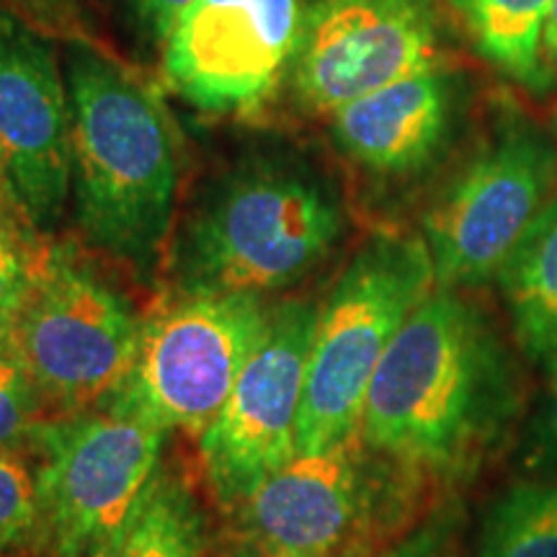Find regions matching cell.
Listing matches in <instances>:
<instances>
[{
  "label": "cell",
  "instance_id": "cell-27",
  "mask_svg": "<svg viewBox=\"0 0 557 557\" xmlns=\"http://www.w3.org/2000/svg\"><path fill=\"white\" fill-rule=\"evenodd\" d=\"M18 359L16 351V315L0 312V364Z\"/></svg>",
  "mask_w": 557,
  "mask_h": 557
},
{
  "label": "cell",
  "instance_id": "cell-29",
  "mask_svg": "<svg viewBox=\"0 0 557 557\" xmlns=\"http://www.w3.org/2000/svg\"><path fill=\"white\" fill-rule=\"evenodd\" d=\"M96 557H109V553H101V555H96Z\"/></svg>",
  "mask_w": 557,
  "mask_h": 557
},
{
  "label": "cell",
  "instance_id": "cell-21",
  "mask_svg": "<svg viewBox=\"0 0 557 557\" xmlns=\"http://www.w3.org/2000/svg\"><path fill=\"white\" fill-rule=\"evenodd\" d=\"M47 248H37V233L0 227V312L16 315L37 284Z\"/></svg>",
  "mask_w": 557,
  "mask_h": 557
},
{
  "label": "cell",
  "instance_id": "cell-7",
  "mask_svg": "<svg viewBox=\"0 0 557 557\" xmlns=\"http://www.w3.org/2000/svg\"><path fill=\"white\" fill-rule=\"evenodd\" d=\"M139 331L120 292L47 248L37 284L16 312V351L41 398L81 410L122 385Z\"/></svg>",
  "mask_w": 557,
  "mask_h": 557
},
{
  "label": "cell",
  "instance_id": "cell-6",
  "mask_svg": "<svg viewBox=\"0 0 557 557\" xmlns=\"http://www.w3.org/2000/svg\"><path fill=\"white\" fill-rule=\"evenodd\" d=\"M165 434L111 410L34 431L37 529L58 557L111 553L158 480Z\"/></svg>",
  "mask_w": 557,
  "mask_h": 557
},
{
  "label": "cell",
  "instance_id": "cell-3",
  "mask_svg": "<svg viewBox=\"0 0 557 557\" xmlns=\"http://www.w3.org/2000/svg\"><path fill=\"white\" fill-rule=\"evenodd\" d=\"M341 209L299 165L253 163L227 176L184 222L171 271L181 297L263 295L329 256Z\"/></svg>",
  "mask_w": 557,
  "mask_h": 557
},
{
  "label": "cell",
  "instance_id": "cell-19",
  "mask_svg": "<svg viewBox=\"0 0 557 557\" xmlns=\"http://www.w3.org/2000/svg\"><path fill=\"white\" fill-rule=\"evenodd\" d=\"M37 478L24 457L0 451V549L16 545L37 529Z\"/></svg>",
  "mask_w": 557,
  "mask_h": 557
},
{
  "label": "cell",
  "instance_id": "cell-23",
  "mask_svg": "<svg viewBox=\"0 0 557 557\" xmlns=\"http://www.w3.org/2000/svg\"><path fill=\"white\" fill-rule=\"evenodd\" d=\"M0 11L13 13L52 39L88 41L81 0H0Z\"/></svg>",
  "mask_w": 557,
  "mask_h": 557
},
{
  "label": "cell",
  "instance_id": "cell-2",
  "mask_svg": "<svg viewBox=\"0 0 557 557\" xmlns=\"http://www.w3.org/2000/svg\"><path fill=\"white\" fill-rule=\"evenodd\" d=\"M65 86L83 233L114 259L148 263L169 238L176 199L169 122L148 90L90 41H70Z\"/></svg>",
  "mask_w": 557,
  "mask_h": 557
},
{
  "label": "cell",
  "instance_id": "cell-28",
  "mask_svg": "<svg viewBox=\"0 0 557 557\" xmlns=\"http://www.w3.org/2000/svg\"><path fill=\"white\" fill-rule=\"evenodd\" d=\"M380 557H444V553H442V545H438L436 540L421 537V540L408 542V545L389 549V553L380 555Z\"/></svg>",
  "mask_w": 557,
  "mask_h": 557
},
{
  "label": "cell",
  "instance_id": "cell-12",
  "mask_svg": "<svg viewBox=\"0 0 557 557\" xmlns=\"http://www.w3.org/2000/svg\"><path fill=\"white\" fill-rule=\"evenodd\" d=\"M0 163L32 230H50L73 184V124L52 37L0 11Z\"/></svg>",
  "mask_w": 557,
  "mask_h": 557
},
{
  "label": "cell",
  "instance_id": "cell-11",
  "mask_svg": "<svg viewBox=\"0 0 557 557\" xmlns=\"http://www.w3.org/2000/svg\"><path fill=\"white\" fill-rule=\"evenodd\" d=\"M299 0H194L163 41L171 88L212 114L253 111L292 67Z\"/></svg>",
  "mask_w": 557,
  "mask_h": 557
},
{
  "label": "cell",
  "instance_id": "cell-16",
  "mask_svg": "<svg viewBox=\"0 0 557 557\" xmlns=\"http://www.w3.org/2000/svg\"><path fill=\"white\" fill-rule=\"evenodd\" d=\"M480 54L527 86H542V34L555 0H451Z\"/></svg>",
  "mask_w": 557,
  "mask_h": 557
},
{
  "label": "cell",
  "instance_id": "cell-13",
  "mask_svg": "<svg viewBox=\"0 0 557 557\" xmlns=\"http://www.w3.org/2000/svg\"><path fill=\"white\" fill-rule=\"evenodd\" d=\"M369 462V449L354 434L276 470L243 506L261 555L336 557L374 496Z\"/></svg>",
  "mask_w": 557,
  "mask_h": 557
},
{
  "label": "cell",
  "instance_id": "cell-22",
  "mask_svg": "<svg viewBox=\"0 0 557 557\" xmlns=\"http://www.w3.org/2000/svg\"><path fill=\"white\" fill-rule=\"evenodd\" d=\"M537 406L527 416L519 442V465L524 478L557 480V369Z\"/></svg>",
  "mask_w": 557,
  "mask_h": 557
},
{
  "label": "cell",
  "instance_id": "cell-8",
  "mask_svg": "<svg viewBox=\"0 0 557 557\" xmlns=\"http://www.w3.org/2000/svg\"><path fill=\"white\" fill-rule=\"evenodd\" d=\"M318 308L289 299L271 310L267 336L233 393L199 434L207 483L220 504L246 506L267 480L297 457V423Z\"/></svg>",
  "mask_w": 557,
  "mask_h": 557
},
{
  "label": "cell",
  "instance_id": "cell-17",
  "mask_svg": "<svg viewBox=\"0 0 557 557\" xmlns=\"http://www.w3.org/2000/svg\"><path fill=\"white\" fill-rule=\"evenodd\" d=\"M480 557H557V480L508 485L485 511Z\"/></svg>",
  "mask_w": 557,
  "mask_h": 557
},
{
  "label": "cell",
  "instance_id": "cell-18",
  "mask_svg": "<svg viewBox=\"0 0 557 557\" xmlns=\"http://www.w3.org/2000/svg\"><path fill=\"white\" fill-rule=\"evenodd\" d=\"M201 513L181 480L158 478L109 557H199Z\"/></svg>",
  "mask_w": 557,
  "mask_h": 557
},
{
  "label": "cell",
  "instance_id": "cell-26",
  "mask_svg": "<svg viewBox=\"0 0 557 557\" xmlns=\"http://www.w3.org/2000/svg\"><path fill=\"white\" fill-rule=\"evenodd\" d=\"M542 65H545V73L557 75V0L549 9L545 34H542Z\"/></svg>",
  "mask_w": 557,
  "mask_h": 557
},
{
  "label": "cell",
  "instance_id": "cell-14",
  "mask_svg": "<svg viewBox=\"0 0 557 557\" xmlns=\"http://www.w3.org/2000/svg\"><path fill=\"white\" fill-rule=\"evenodd\" d=\"M449 109L447 78L436 67L423 70L333 111V135L367 171L406 176L438 148Z\"/></svg>",
  "mask_w": 557,
  "mask_h": 557
},
{
  "label": "cell",
  "instance_id": "cell-25",
  "mask_svg": "<svg viewBox=\"0 0 557 557\" xmlns=\"http://www.w3.org/2000/svg\"><path fill=\"white\" fill-rule=\"evenodd\" d=\"M0 227L32 230L29 222H26L24 214H21L16 199H13L11 184H9V178H5V171H3V163H0ZM34 233H37V230H34Z\"/></svg>",
  "mask_w": 557,
  "mask_h": 557
},
{
  "label": "cell",
  "instance_id": "cell-9",
  "mask_svg": "<svg viewBox=\"0 0 557 557\" xmlns=\"http://www.w3.org/2000/svg\"><path fill=\"white\" fill-rule=\"evenodd\" d=\"M553 169V150L524 127L504 132L475 156L423 218L436 287L472 289L498 276L547 205Z\"/></svg>",
  "mask_w": 557,
  "mask_h": 557
},
{
  "label": "cell",
  "instance_id": "cell-20",
  "mask_svg": "<svg viewBox=\"0 0 557 557\" xmlns=\"http://www.w3.org/2000/svg\"><path fill=\"white\" fill-rule=\"evenodd\" d=\"M45 398L18 359L0 364V451L32 438L41 423Z\"/></svg>",
  "mask_w": 557,
  "mask_h": 557
},
{
  "label": "cell",
  "instance_id": "cell-15",
  "mask_svg": "<svg viewBox=\"0 0 557 557\" xmlns=\"http://www.w3.org/2000/svg\"><path fill=\"white\" fill-rule=\"evenodd\" d=\"M496 282L513 344L547 380L557 369V197L540 209Z\"/></svg>",
  "mask_w": 557,
  "mask_h": 557
},
{
  "label": "cell",
  "instance_id": "cell-10",
  "mask_svg": "<svg viewBox=\"0 0 557 557\" xmlns=\"http://www.w3.org/2000/svg\"><path fill=\"white\" fill-rule=\"evenodd\" d=\"M429 0H312L292 60V83L312 111L346 103L436 65Z\"/></svg>",
  "mask_w": 557,
  "mask_h": 557
},
{
  "label": "cell",
  "instance_id": "cell-1",
  "mask_svg": "<svg viewBox=\"0 0 557 557\" xmlns=\"http://www.w3.org/2000/svg\"><path fill=\"white\" fill-rule=\"evenodd\" d=\"M468 289L434 287L387 346L357 434L418 487L468 480L521 434V354Z\"/></svg>",
  "mask_w": 557,
  "mask_h": 557
},
{
  "label": "cell",
  "instance_id": "cell-4",
  "mask_svg": "<svg viewBox=\"0 0 557 557\" xmlns=\"http://www.w3.org/2000/svg\"><path fill=\"white\" fill-rule=\"evenodd\" d=\"M436 287L423 238L372 235L318 308L297 455L336 447L359 429L369 385L410 312Z\"/></svg>",
  "mask_w": 557,
  "mask_h": 557
},
{
  "label": "cell",
  "instance_id": "cell-24",
  "mask_svg": "<svg viewBox=\"0 0 557 557\" xmlns=\"http://www.w3.org/2000/svg\"><path fill=\"white\" fill-rule=\"evenodd\" d=\"M129 5V11L135 13L145 32L150 34L152 39L163 45L169 32L176 24V18L184 13L194 0H124Z\"/></svg>",
  "mask_w": 557,
  "mask_h": 557
},
{
  "label": "cell",
  "instance_id": "cell-5",
  "mask_svg": "<svg viewBox=\"0 0 557 557\" xmlns=\"http://www.w3.org/2000/svg\"><path fill=\"white\" fill-rule=\"evenodd\" d=\"M271 310L259 295L181 297L143 325L109 410L201 434L267 336Z\"/></svg>",
  "mask_w": 557,
  "mask_h": 557
}]
</instances>
